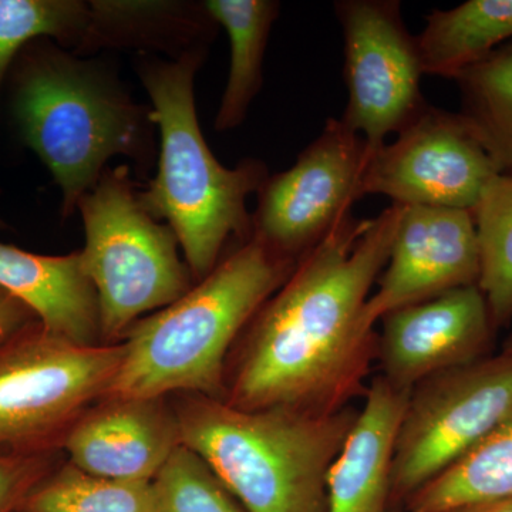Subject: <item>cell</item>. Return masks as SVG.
<instances>
[{"label": "cell", "instance_id": "29", "mask_svg": "<svg viewBox=\"0 0 512 512\" xmlns=\"http://www.w3.org/2000/svg\"><path fill=\"white\" fill-rule=\"evenodd\" d=\"M505 349L512 350V335H511V338L508 339L507 345H505Z\"/></svg>", "mask_w": 512, "mask_h": 512}, {"label": "cell", "instance_id": "26", "mask_svg": "<svg viewBox=\"0 0 512 512\" xmlns=\"http://www.w3.org/2000/svg\"><path fill=\"white\" fill-rule=\"evenodd\" d=\"M63 451L0 454V512H16L33 487L60 463Z\"/></svg>", "mask_w": 512, "mask_h": 512}, {"label": "cell", "instance_id": "2", "mask_svg": "<svg viewBox=\"0 0 512 512\" xmlns=\"http://www.w3.org/2000/svg\"><path fill=\"white\" fill-rule=\"evenodd\" d=\"M10 111L23 143L59 185L64 218L111 158L153 163L151 110L133 101L103 62L79 59L49 39L30 43L13 63Z\"/></svg>", "mask_w": 512, "mask_h": 512}, {"label": "cell", "instance_id": "24", "mask_svg": "<svg viewBox=\"0 0 512 512\" xmlns=\"http://www.w3.org/2000/svg\"><path fill=\"white\" fill-rule=\"evenodd\" d=\"M90 22L83 0H0V92L20 52L39 39L76 53Z\"/></svg>", "mask_w": 512, "mask_h": 512}, {"label": "cell", "instance_id": "17", "mask_svg": "<svg viewBox=\"0 0 512 512\" xmlns=\"http://www.w3.org/2000/svg\"><path fill=\"white\" fill-rule=\"evenodd\" d=\"M86 36L74 55L104 49H147L178 59L208 49L218 29L204 2H128L90 0Z\"/></svg>", "mask_w": 512, "mask_h": 512}, {"label": "cell", "instance_id": "8", "mask_svg": "<svg viewBox=\"0 0 512 512\" xmlns=\"http://www.w3.org/2000/svg\"><path fill=\"white\" fill-rule=\"evenodd\" d=\"M512 413V350L413 387L394 451L390 507L476 447Z\"/></svg>", "mask_w": 512, "mask_h": 512}, {"label": "cell", "instance_id": "6", "mask_svg": "<svg viewBox=\"0 0 512 512\" xmlns=\"http://www.w3.org/2000/svg\"><path fill=\"white\" fill-rule=\"evenodd\" d=\"M77 210L86 234L80 258L99 301L101 340L116 345L137 320L190 291L195 279L173 229L141 204L127 165L107 167Z\"/></svg>", "mask_w": 512, "mask_h": 512}, {"label": "cell", "instance_id": "13", "mask_svg": "<svg viewBox=\"0 0 512 512\" xmlns=\"http://www.w3.org/2000/svg\"><path fill=\"white\" fill-rule=\"evenodd\" d=\"M380 322L382 376L409 392L431 376L485 357L495 330L478 285L404 306Z\"/></svg>", "mask_w": 512, "mask_h": 512}, {"label": "cell", "instance_id": "30", "mask_svg": "<svg viewBox=\"0 0 512 512\" xmlns=\"http://www.w3.org/2000/svg\"><path fill=\"white\" fill-rule=\"evenodd\" d=\"M389 512H399V511H397V510H392V511H389Z\"/></svg>", "mask_w": 512, "mask_h": 512}, {"label": "cell", "instance_id": "7", "mask_svg": "<svg viewBox=\"0 0 512 512\" xmlns=\"http://www.w3.org/2000/svg\"><path fill=\"white\" fill-rule=\"evenodd\" d=\"M124 343L83 346L33 323L0 345V454L62 450L67 433L104 399Z\"/></svg>", "mask_w": 512, "mask_h": 512}, {"label": "cell", "instance_id": "15", "mask_svg": "<svg viewBox=\"0 0 512 512\" xmlns=\"http://www.w3.org/2000/svg\"><path fill=\"white\" fill-rule=\"evenodd\" d=\"M409 390L377 377L326 480V512H389L397 436Z\"/></svg>", "mask_w": 512, "mask_h": 512}, {"label": "cell", "instance_id": "20", "mask_svg": "<svg viewBox=\"0 0 512 512\" xmlns=\"http://www.w3.org/2000/svg\"><path fill=\"white\" fill-rule=\"evenodd\" d=\"M505 498H512V413L404 505L407 512H443Z\"/></svg>", "mask_w": 512, "mask_h": 512}, {"label": "cell", "instance_id": "18", "mask_svg": "<svg viewBox=\"0 0 512 512\" xmlns=\"http://www.w3.org/2000/svg\"><path fill=\"white\" fill-rule=\"evenodd\" d=\"M510 42L512 0H467L433 10L417 36L424 74L453 80Z\"/></svg>", "mask_w": 512, "mask_h": 512}, {"label": "cell", "instance_id": "28", "mask_svg": "<svg viewBox=\"0 0 512 512\" xmlns=\"http://www.w3.org/2000/svg\"><path fill=\"white\" fill-rule=\"evenodd\" d=\"M443 512H512V498L487 501V503L463 505V507H457L453 508V510Z\"/></svg>", "mask_w": 512, "mask_h": 512}, {"label": "cell", "instance_id": "14", "mask_svg": "<svg viewBox=\"0 0 512 512\" xmlns=\"http://www.w3.org/2000/svg\"><path fill=\"white\" fill-rule=\"evenodd\" d=\"M181 444L170 397H126L93 404L67 433L62 451L86 473L153 481Z\"/></svg>", "mask_w": 512, "mask_h": 512}, {"label": "cell", "instance_id": "11", "mask_svg": "<svg viewBox=\"0 0 512 512\" xmlns=\"http://www.w3.org/2000/svg\"><path fill=\"white\" fill-rule=\"evenodd\" d=\"M497 174L460 114L427 104L370 158L362 191L363 197L384 195L406 207L473 212Z\"/></svg>", "mask_w": 512, "mask_h": 512}, {"label": "cell", "instance_id": "25", "mask_svg": "<svg viewBox=\"0 0 512 512\" xmlns=\"http://www.w3.org/2000/svg\"><path fill=\"white\" fill-rule=\"evenodd\" d=\"M161 512H248L217 474L181 444L153 480Z\"/></svg>", "mask_w": 512, "mask_h": 512}, {"label": "cell", "instance_id": "9", "mask_svg": "<svg viewBox=\"0 0 512 512\" xmlns=\"http://www.w3.org/2000/svg\"><path fill=\"white\" fill-rule=\"evenodd\" d=\"M373 154L342 120L326 121L295 164L269 175L256 192L251 237L298 264L352 214L363 197V177Z\"/></svg>", "mask_w": 512, "mask_h": 512}, {"label": "cell", "instance_id": "23", "mask_svg": "<svg viewBox=\"0 0 512 512\" xmlns=\"http://www.w3.org/2000/svg\"><path fill=\"white\" fill-rule=\"evenodd\" d=\"M480 247L478 288L495 329L512 320V174H497L473 211Z\"/></svg>", "mask_w": 512, "mask_h": 512}, {"label": "cell", "instance_id": "16", "mask_svg": "<svg viewBox=\"0 0 512 512\" xmlns=\"http://www.w3.org/2000/svg\"><path fill=\"white\" fill-rule=\"evenodd\" d=\"M0 289L28 306L49 332L77 345H103L99 301L80 252L37 255L0 244Z\"/></svg>", "mask_w": 512, "mask_h": 512}, {"label": "cell", "instance_id": "12", "mask_svg": "<svg viewBox=\"0 0 512 512\" xmlns=\"http://www.w3.org/2000/svg\"><path fill=\"white\" fill-rule=\"evenodd\" d=\"M480 247L473 212L406 207L387 264L363 312L369 330L387 313L478 284Z\"/></svg>", "mask_w": 512, "mask_h": 512}, {"label": "cell", "instance_id": "1", "mask_svg": "<svg viewBox=\"0 0 512 512\" xmlns=\"http://www.w3.org/2000/svg\"><path fill=\"white\" fill-rule=\"evenodd\" d=\"M403 205L370 220L343 218L247 326L224 402L335 412L366 375L373 330L363 312L382 275Z\"/></svg>", "mask_w": 512, "mask_h": 512}, {"label": "cell", "instance_id": "21", "mask_svg": "<svg viewBox=\"0 0 512 512\" xmlns=\"http://www.w3.org/2000/svg\"><path fill=\"white\" fill-rule=\"evenodd\" d=\"M461 119L501 174H512V42L456 77Z\"/></svg>", "mask_w": 512, "mask_h": 512}, {"label": "cell", "instance_id": "5", "mask_svg": "<svg viewBox=\"0 0 512 512\" xmlns=\"http://www.w3.org/2000/svg\"><path fill=\"white\" fill-rule=\"evenodd\" d=\"M181 443L198 454L248 512H326V480L357 410H242L174 394Z\"/></svg>", "mask_w": 512, "mask_h": 512}, {"label": "cell", "instance_id": "27", "mask_svg": "<svg viewBox=\"0 0 512 512\" xmlns=\"http://www.w3.org/2000/svg\"><path fill=\"white\" fill-rule=\"evenodd\" d=\"M39 322L28 306L0 289V345Z\"/></svg>", "mask_w": 512, "mask_h": 512}, {"label": "cell", "instance_id": "19", "mask_svg": "<svg viewBox=\"0 0 512 512\" xmlns=\"http://www.w3.org/2000/svg\"><path fill=\"white\" fill-rule=\"evenodd\" d=\"M205 9L231 46L228 79L214 127L234 130L247 119L252 101L264 84V59L269 35L281 5L275 0H207Z\"/></svg>", "mask_w": 512, "mask_h": 512}, {"label": "cell", "instance_id": "3", "mask_svg": "<svg viewBox=\"0 0 512 512\" xmlns=\"http://www.w3.org/2000/svg\"><path fill=\"white\" fill-rule=\"evenodd\" d=\"M207 52L170 60L144 53L136 66L160 130L157 174L138 197L151 217L173 229L195 282L220 264L228 244L251 238L247 198L269 177L255 158L224 167L202 136L194 83Z\"/></svg>", "mask_w": 512, "mask_h": 512}, {"label": "cell", "instance_id": "10", "mask_svg": "<svg viewBox=\"0 0 512 512\" xmlns=\"http://www.w3.org/2000/svg\"><path fill=\"white\" fill-rule=\"evenodd\" d=\"M333 9L342 29L348 89L340 120L376 153L427 106L417 37L404 25L397 0H339Z\"/></svg>", "mask_w": 512, "mask_h": 512}, {"label": "cell", "instance_id": "22", "mask_svg": "<svg viewBox=\"0 0 512 512\" xmlns=\"http://www.w3.org/2000/svg\"><path fill=\"white\" fill-rule=\"evenodd\" d=\"M16 512H161L153 481H123L57 464Z\"/></svg>", "mask_w": 512, "mask_h": 512}, {"label": "cell", "instance_id": "4", "mask_svg": "<svg viewBox=\"0 0 512 512\" xmlns=\"http://www.w3.org/2000/svg\"><path fill=\"white\" fill-rule=\"evenodd\" d=\"M296 265L254 237L238 244L178 301L128 329L104 399L190 393L224 400L229 349Z\"/></svg>", "mask_w": 512, "mask_h": 512}]
</instances>
